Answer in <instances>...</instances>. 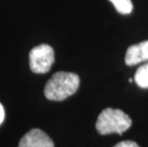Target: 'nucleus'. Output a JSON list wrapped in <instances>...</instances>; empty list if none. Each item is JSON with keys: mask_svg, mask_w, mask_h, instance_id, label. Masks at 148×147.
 I'll list each match as a JSON object with an SVG mask.
<instances>
[{"mask_svg": "<svg viewBox=\"0 0 148 147\" xmlns=\"http://www.w3.org/2000/svg\"><path fill=\"white\" fill-rule=\"evenodd\" d=\"M79 82L80 79L77 75L68 72H58L46 83L44 95L49 101H64L77 92Z\"/></svg>", "mask_w": 148, "mask_h": 147, "instance_id": "nucleus-1", "label": "nucleus"}, {"mask_svg": "<svg viewBox=\"0 0 148 147\" xmlns=\"http://www.w3.org/2000/svg\"><path fill=\"white\" fill-rule=\"evenodd\" d=\"M131 118L122 110L106 108L97 118L96 128L100 135H108L113 133L121 135L131 127Z\"/></svg>", "mask_w": 148, "mask_h": 147, "instance_id": "nucleus-2", "label": "nucleus"}, {"mask_svg": "<svg viewBox=\"0 0 148 147\" xmlns=\"http://www.w3.org/2000/svg\"><path fill=\"white\" fill-rule=\"evenodd\" d=\"M30 68L36 74H45L55 62V52L50 45L40 44L30 52Z\"/></svg>", "mask_w": 148, "mask_h": 147, "instance_id": "nucleus-3", "label": "nucleus"}, {"mask_svg": "<svg viewBox=\"0 0 148 147\" xmlns=\"http://www.w3.org/2000/svg\"><path fill=\"white\" fill-rule=\"evenodd\" d=\"M18 147H55V144L42 130L32 129L22 137Z\"/></svg>", "mask_w": 148, "mask_h": 147, "instance_id": "nucleus-4", "label": "nucleus"}, {"mask_svg": "<svg viewBox=\"0 0 148 147\" xmlns=\"http://www.w3.org/2000/svg\"><path fill=\"white\" fill-rule=\"evenodd\" d=\"M146 60H148V40L132 45L127 49L125 63L128 66H133Z\"/></svg>", "mask_w": 148, "mask_h": 147, "instance_id": "nucleus-5", "label": "nucleus"}, {"mask_svg": "<svg viewBox=\"0 0 148 147\" xmlns=\"http://www.w3.org/2000/svg\"><path fill=\"white\" fill-rule=\"evenodd\" d=\"M134 80L140 88H148V63L143 65L138 69L135 74Z\"/></svg>", "mask_w": 148, "mask_h": 147, "instance_id": "nucleus-6", "label": "nucleus"}, {"mask_svg": "<svg viewBox=\"0 0 148 147\" xmlns=\"http://www.w3.org/2000/svg\"><path fill=\"white\" fill-rule=\"evenodd\" d=\"M119 14H129L133 11V3L131 0H109Z\"/></svg>", "mask_w": 148, "mask_h": 147, "instance_id": "nucleus-7", "label": "nucleus"}, {"mask_svg": "<svg viewBox=\"0 0 148 147\" xmlns=\"http://www.w3.org/2000/svg\"><path fill=\"white\" fill-rule=\"evenodd\" d=\"M114 147H140V146L135 142H132V140H124V142H119Z\"/></svg>", "mask_w": 148, "mask_h": 147, "instance_id": "nucleus-8", "label": "nucleus"}, {"mask_svg": "<svg viewBox=\"0 0 148 147\" xmlns=\"http://www.w3.org/2000/svg\"><path fill=\"white\" fill-rule=\"evenodd\" d=\"M4 118H5V111H4V107L3 105L0 103V124L3 122L4 120Z\"/></svg>", "mask_w": 148, "mask_h": 147, "instance_id": "nucleus-9", "label": "nucleus"}]
</instances>
